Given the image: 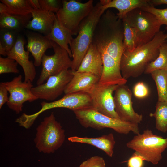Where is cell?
Here are the masks:
<instances>
[{"mask_svg":"<svg viewBox=\"0 0 167 167\" xmlns=\"http://www.w3.org/2000/svg\"><path fill=\"white\" fill-rule=\"evenodd\" d=\"M167 40V33L160 31L149 42L132 51L125 50L120 63L122 76L127 79L141 75L148 65L157 58L160 47Z\"/></svg>","mask_w":167,"mask_h":167,"instance_id":"1","label":"cell"},{"mask_svg":"<svg viewBox=\"0 0 167 167\" xmlns=\"http://www.w3.org/2000/svg\"><path fill=\"white\" fill-rule=\"evenodd\" d=\"M105 11L99 2L80 23L77 36L73 38L69 45L72 54L71 70L76 71L92 42L94 30L102 15Z\"/></svg>","mask_w":167,"mask_h":167,"instance_id":"2","label":"cell"},{"mask_svg":"<svg viewBox=\"0 0 167 167\" xmlns=\"http://www.w3.org/2000/svg\"><path fill=\"white\" fill-rule=\"evenodd\" d=\"M73 112L80 124L86 128L98 130L109 128L121 134H127L131 131L136 135L140 133L138 124L109 117L92 109Z\"/></svg>","mask_w":167,"mask_h":167,"instance_id":"3","label":"cell"},{"mask_svg":"<svg viewBox=\"0 0 167 167\" xmlns=\"http://www.w3.org/2000/svg\"><path fill=\"white\" fill-rule=\"evenodd\" d=\"M65 138L64 130L52 112L38 126L34 141L39 152L49 154L54 153L62 145Z\"/></svg>","mask_w":167,"mask_h":167,"instance_id":"4","label":"cell"},{"mask_svg":"<svg viewBox=\"0 0 167 167\" xmlns=\"http://www.w3.org/2000/svg\"><path fill=\"white\" fill-rule=\"evenodd\" d=\"M126 146L135 150L145 161L156 165L167 148V137L164 138L154 134L152 130L147 129L134 136L127 143Z\"/></svg>","mask_w":167,"mask_h":167,"instance_id":"5","label":"cell"},{"mask_svg":"<svg viewBox=\"0 0 167 167\" xmlns=\"http://www.w3.org/2000/svg\"><path fill=\"white\" fill-rule=\"evenodd\" d=\"M41 104V108L36 113L30 115L23 113L19 117V121L22 126L27 129L29 128L41 113L52 109L65 108L73 111L92 108V100L90 95L84 92L66 94L57 101L51 102L43 101Z\"/></svg>","mask_w":167,"mask_h":167,"instance_id":"6","label":"cell"},{"mask_svg":"<svg viewBox=\"0 0 167 167\" xmlns=\"http://www.w3.org/2000/svg\"><path fill=\"white\" fill-rule=\"evenodd\" d=\"M126 17L136 32L137 47L152 40L162 25L155 15L140 8L131 11Z\"/></svg>","mask_w":167,"mask_h":167,"instance_id":"7","label":"cell"},{"mask_svg":"<svg viewBox=\"0 0 167 167\" xmlns=\"http://www.w3.org/2000/svg\"><path fill=\"white\" fill-rule=\"evenodd\" d=\"M93 1L82 3L75 0H62V6L56 13L59 21L72 33L77 35L82 21L92 10Z\"/></svg>","mask_w":167,"mask_h":167,"instance_id":"8","label":"cell"},{"mask_svg":"<svg viewBox=\"0 0 167 167\" xmlns=\"http://www.w3.org/2000/svg\"><path fill=\"white\" fill-rule=\"evenodd\" d=\"M52 41L54 54L51 55L45 54L43 55L41 63L42 68L37 81V85L44 83L49 77L69 69L71 67L72 60L67 52Z\"/></svg>","mask_w":167,"mask_h":167,"instance_id":"9","label":"cell"},{"mask_svg":"<svg viewBox=\"0 0 167 167\" xmlns=\"http://www.w3.org/2000/svg\"><path fill=\"white\" fill-rule=\"evenodd\" d=\"M1 83L9 94L7 105L16 114L22 111L23 104L25 102H32L38 99L32 91L33 87L32 82L23 81L21 75L14 78L11 81Z\"/></svg>","mask_w":167,"mask_h":167,"instance_id":"10","label":"cell"},{"mask_svg":"<svg viewBox=\"0 0 167 167\" xmlns=\"http://www.w3.org/2000/svg\"><path fill=\"white\" fill-rule=\"evenodd\" d=\"M73 76L72 71L68 69L49 77L46 83L32 88L38 99L53 101L62 94Z\"/></svg>","mask_w":167,"mask_h":167,"instance_id":"11","label":"cell"},{"mask_svg":"<svg viewBox=\"0 0 167 167\" xmlns=\"http://www.w3.org/2000/svg\"><path fill=\"white\" fill-rule=\"evenodd\" d=\"M118 86H104L98 83L88 93L92 100V109L109 117L120 119L115 110L113 96Z\"/></svg>","mask_w":167,"mask_h":167,"instance_id":"12","label":"cell"},{"mask_svg":"<svg viewBox=\"0 0 167 167\" xmlns=\"http://www.w3.org/2000/svg\"><path fill=\"white\" fill-rule=\"evenodd\" d=\"M132 96V92L127 86L118 85L113 96L115 109L121 120L138 124L142 121L143 116L134 111Z\"/></svg>","mask_w":167,"mask_h":167,"instance_id":"13","label":"cell"},{"mask_svg":"<svg viewBox=\"0 0 167 167\" xmlns=\"http://www.w3.org/2000/svg\"><path fill=\"white\" fill-rule=\"evenodd\" d=\"M25 43L23 37L19 35L15 45L7 52V56L14 60L22 67L24 75V81L32 82L35 78L36 71L34 63L29 59L30 52L24 49Z\"/></svg>","mask_w":167,"mask_h":167,"instance_id":"14","label":"cell"},{"mask_svg":"<svg viewBox=\"0 0 167 167\" xmlns=\"http://www.w3.org/2000/svg\"><path fill=\"white\" fill-rule=\"evenodd\" d=\"M26 36L27 43L26 47L34 58L35 66H39L47 50L53 48L52 41L45 36L37 33L28 32Z\"/></svg>","mask_w":167,"mask_h":167,"instance_id":"15","label":"cell"},{"mask_svg":"<svg viewBox=\"0 0 167 167\" xmlns=\"http://www.w3.org/2000/svg\"><path fill=\"white\" fill-rule=\"evenodd\" d=\"M31 14L32 19L29 21L25 28L45 36L49 34L54 24L56 14L41 9H33Z\"/></svg>","mask_w":167,"mask_h":167,"instance_id":"16","label":"cell"},{"mask_svg":"<svg viewBox=\"0 0 167 167\" xmlns=\"http://www.w3.org/2000/svg\"><path fill=\"white\" fill-rule=\"evenodd\" d=\"M72 72L73 76L64 92L65 94L78 92L88 93L98 83L100 78L89 73Z\"/></svg>","mask_w":167,"mask_h":167,"instance_id":"17","label":"cell"},{"mask_svg":"<svg viewBox=\"0 0 167 167\" xmlns=\"http://www.w3.org/2000/svg\"><path fill=\"white\" fill-rule=\"evenodd\" d=\"M103 71L101 56L96 45L92 43L76 71L89 73L100 77Z\"/></svg>","mask_w":167,"mask_h":167,"instance_id":"18","label":"cell"},{"mask_svg":"<svg viewBox=\"0 0 167 167\" xmlns=\"http://www.w3.org/2000/svg\"><path fill=\"white\" fill-rule=\"evenodd\" d=\"M68 140L72 142L87 144L95 146L104 151L110 157L113 156L115 144L114 135L112 133L95 138L74 136L68 138Z\"/></svg>","mask_w":167,"mask_h":167,"instance_id":"19","label":"cell"},{"mask_svg":"<svg viewBox=\"0 0 167 167\" xmlns=\"http://www.w3.org/2000/svg\"><path fill=\"white\" fill-rule=\"evenodd\" d=\"M72 36L70 31L61 24L56 16L50 32L45 36L50 40L57 43L61 48L66 50L70 58H71L72 54L68 45H69L73 38Z\"/></svg>","mask_w":167,"mask_h":167,"instance_id":"20","label":"cell"},{"mask_svg":"<svg viewBox=\"0 0 167 167\" xmlns=\"http://www.w3.org/2000/svg\"><path fill=\"white\" fill-rule=\"evenodd\" d=\"M149 1V0H113L107 5L102 6V8L105 11L110 8L117 9L119 12L116 14L119 19H122L135 9L152 6Z\"/></svg>","mask_w":167,"mask_h":167,"instance_id":"21","label":"cell"},{"mask_svg":"<svg viewBox=\"0 0 167 167\" xmlns=\"http://www.w3.org/2000/svg\"><path fill=\"white\" fill-rule=\"evenodd\" d=\"M31 17L4 14L0 15V28L7 29L19 33L26 28Z\"/></svg>","mask_w":167,"mask_h":167,"instance_id":"22","label":"cell"},{"mask_svg":"<svg viewBox=\"0 0 167 167\" xmlns=\"http://www.w3.org/2000/svg\"><path fill=\"white\" fill-rule=\"evenodd\" d=\"M0 2L7 6L11 15L25 17H31L33 9L28 0H1Z\"/></svg>","mask_w":167,"mask_h":167,"instance_id":"23","label":"cell"},{"mask_svg":"<svg viewBox=\"0 0 167 167\" xmlns=\"http://www.w3.org/2000/svg\"><path fill=\"white\" fill-rule=\"evenodd\" d=\"M150 74L156 85L158 101L167 102V71L156 70Z\"/></svg>","mask_w":167,"mask_h":167,"instance_id":"24","label":"cell"},{"mask_svg":"<svg viewBox=\"0 0 167 167\" xmlns=\"http://www.w3.org/2000/svg\"><path fill=\"white\" fill-rule=\"evenodd\" d=\"M150 116L155 118L156 129L164 133L167 132V102L158 101L155 112Z\"/></svg>","mask_w":167,"mask_h":167,"instance_id":"25","label":"cell"},{"mask_svg":"<svg viewBox=\"0 0 167 167\" xmlns=\"http://www.w3.org/2000/svg\"><path fill=\"white\" fill-rule=\"evenodd\" d=\"M158 69L167 71V40L160 47L157 58L148 65L144 73L150 74L153 71Z\"/></svg>","mask_w":167,"mask_h":167,"instance_id":"26","label":"cell"},{"mask_svg":"<svg viewBox=\"0 0 167 167\" xmlns=\"http://www.w3.org/2000/svg\"><path fill=\"white\" fill-rule=\"evenodd\" d=\"M124 28L123 47L124 51H131L137 47V38L134 29L128 22L126 16L122 19Z\"/></svg>","mask_w":167,"mask_h":167,"instance_id":"27","label":"cell"},{"mask_svg":"<svg viewBox=\"0 0 167 167\" xmlns=\"http://www.w3.org/2000/svg\"><path fill=\"white\" fill-rule=\"evenodd\" d=\"M18 33L7 29L0 28V44L8 52L15 45Z\"/></svg>","mask_w":167,"mask_h":167,"instance_id":"28","label":"cell"},{"mask_svg":"<svg viewBox=\"0 0 167 167\" xmlns=\"http://www.w3.org/2000/svg\"><path fill=\"white\" fill-rule=\"evenodd\" d=\"M18 63L14 59L9 58L0 57V74L19 72L17 68Z\"/></svg>","mask_w":167,"mask_h":167,"instance_id":"29","label":"cell"},{"mask_svg":"<svg viewBox=\"0 0 167 167\" xmlns=\"http://www.w3.org/2000/svg\"><path fill=\"white\" fill-rule=\"evenodd\" d=\"M141 9L155 15L162 25L166 26L165 28L167 30V7L165 8L160 9L152 6H150L144 7Z\"/></svg>","mask_w":167,"mask_h":167,"instance_id":"30","label":"cell"},{"mask_svg":"<svg viewBox=\"0 0 167 167\" xmlns=\"http://www.w3.org/2000/svg\"><path fill=\"white\" fill-rule=\"evenodd\" d=\"M41 9L54 13L61 7L62 1L58 0H39Z\"/></svg>","mask_w":167,"mask_h":167,"instance_id":"31","label":"cell"},{"mask_svg":"<svg viewBox=\"0 0 167 167\" xmlns=\"http://www.w3.org/2000/svg\"><path fill=\"white\" fill-rule=\"evenodd\" d=\"M79 167H106L104 159L99 156H94L83 161Z\"/></svg>","mask_w":167,"mask_h":167,"instance_id":"32","label":"cell"},{"mask_svg":"<svg viewBox=\"0 0 167 167\" xmlns=\"http://www.w3.org/2000/svg\"><path fill=\"white\" fill-rule=\"evenodd\" d=\"M133 91L135 96L138 99L144 98L149 93L148 87L143 82L137 83L134 87Z\"/></svg>","mask_w":167,"mask_h":167,"instance_id":"33","label":"cell"},{"mask_svg":"<svg viewBox=\"0 0 167 167\" xmlns=\"http://www.w3.org/2000/svg\"><path fill=\"white\" fill-rule=\"evenodd\" d=\"M144 161L142 156L135 152L126 161L127 167H143Z\"/></svg>","mask_w":167,"mask_h":167,"instance_id":"34","label":"cell"},{"mask_svg":"<svg viewBox=\"0 0 167 167\" xmlns=\"http://www.w3.org/2000/svg\"><path fill=\"white\" fill-rule=\"evenodd\" d=\"M8 91L5 87L1 83L0 84V109L3 105L8 102L9 96Z\"/></svg>","mask_w":167,"mask_h":167,"instance_id":"35","label":"cell"},{"mask_svg":"<svg viewBox=\"0 0 167 167\" xmlns=\"http://www.w3.org/2000/svg\"><path fill=\"white\" fill-rule=\"evenodd\" d=\"M10 14L9 10L6 5L2 2L0 3V15Z\"/></svg>","mask_w":167,"mask_h":167,"instance_id":"36","label":"cell"},{"mask_svg":"<svg viewBox=\"0 0 167 167\" xmlns=\"http://www.w3.org/2000/svg\"><path fill=\"white\" fill-rule=\"evenodd\" d=\"M28 1L33 9H41L39 0H28Z\"/></svg>","mask_w":167,"mask_h":167,"instance_id":"37","label":"cell"},{"mask_svg":"<svg viewBox=\"0 0 167 167\" xmlns=\"http://www.w3.org/2000/svg\"><path fill=\"white\" fill-rule=\"evenodd\" d=\"M150 3L153 6L161 4L167 5V0H149Z\"/></svg>","mask_w":167,"mask_h":167,"instance_id":"38","label":"cell"},{"mask_svg":"<svg viewBox=\"0 0 167 167\" xmlns=\"http://www.w3.org/2000/svg\"><path fill=\"white\" fill-rule=\"evenodd\" d=\"M7 52L4 48L0 44V54L4 56H7Z\"/></svg>","mask_w":167,"mask_h":167,"instance_id":"39","label":"cell"},{"mask_svg":"<svg viewBox=\"0 0 167 167\" xmlns=\"http://www.w3.org/2000/svg\"><path fill=\"white\" fill-rule=\"evenodd\" d=\"M111 1V0H101L99 2L102 6H104L108 4Z\"/></svg>","mask_w":167,"mask_h":167,"instance_id":"40","label":"cell"}]
</instances>
